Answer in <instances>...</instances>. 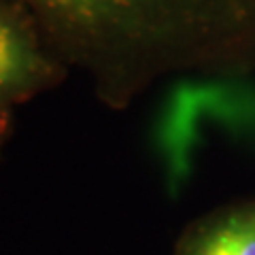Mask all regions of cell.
Returning <instances> with one entry per match:
<instances>
[{"instance_id":"6da1fadb","label":"cell","mask_w":255,"mask_h":255,"mask_svg":"<svg viewBox=\"0 0 255 255\" xmlns=\"http://www.w3.org/2000/svg\"><path fill=\"white\" fill-rule=\"evenodd\" d=\"M92 38L130 51L204 36L255 41V0H38Z\"/></svg>"},{"instance_id":"7a4b0ae2","label":"cell","mask_w":255,"mask_h":255,"mask_svg":"<svg viewBox=\"0 0 255 255\" xmlns=\"http://www.w3.org/2000/svg\"><path fill=\"white\" fill-rule=\"evenodd\" d=\"M174 255H255V200L194 221L179 238Z\"/></svg>"},{"instance_id":"3957f363","label":"cell","mask_w":255,"mask_h":255,"mask_svg":"<svg viewBox=\"0 0 255 255\" xmlns=\"http://www.w3.org/2000/svg\"><path fill=\"white\" fill-rule=\"evenodd\" d=\"M47 79V66L19 34L0 15V111L38 90Z\"/></svg>"},{"instance_id":"277c9868","label":"cell","mask_w":255,"mask_h":255,"mask_svg":"<svg viewBox=\"0 0 255 255\" xmlns=\"http://www.w3.org/2000/svg\"><path fill=\"white\" fill-rule=\"evenodd\" d=\"M6 130H9V113H6V111H0V147H2Z\"/></svg>"}]
</instances>
